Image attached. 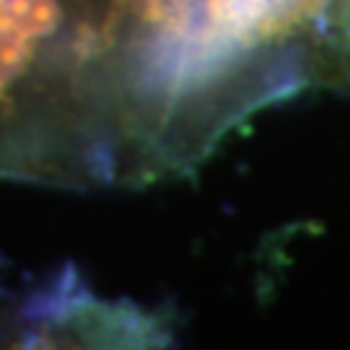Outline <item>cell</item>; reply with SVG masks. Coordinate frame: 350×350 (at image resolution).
Returning a JSON list of instances; mask_svg holds the SVG:
<instances>
[{
  "label": "cell",
  "instance_id": "6da1fadb",
  "mask_svg": "<svg viewBox=\"0 0 350 350\" xmlns=\"http://www.w3.org/2000/svg\"><path fill=\"white\" fill-rule=\"evenodd\" d=\"M348 42H350V31H348Z\"/></svg>",
  "mask_w": 350,
  "mask_h": 350
}]
</instances>
